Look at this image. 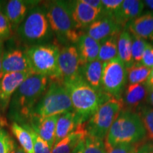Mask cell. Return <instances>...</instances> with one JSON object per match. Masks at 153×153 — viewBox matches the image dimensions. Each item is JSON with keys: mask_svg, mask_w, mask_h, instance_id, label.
Listing matches in <instances>:
<instances>
[{"mask_svg": "<svg viewBox=\"0 0 153 153\" xmlns=\"http://www.w3.org/2000/svg\"><path fill=\"white\" fill-rule=\"evenodd\" d=\"M127 79L128 85L143 84L148 79L151 70L140 63H134L133 65L126 68Z\"/></svg>", "mask_w": 153, "mask_h": 153, "instance_id": "27", "label": "cell"}, {"mask_svg": "<svg viewBox=\"0 0 153 153\" xmlns=\"http://www.w3.org/2000/svg\"><path fill=\"white\" fill-rule=\"evenodd\" d=\"M123 108V99L111 97L101 105L86 123L87 135L104 140L113 123Z\"/></svg>", "mask_w": 153, "mask_h": 153, "instance_id": "8", "label": "cell"}, {"mask_svg": "<svg viewBox=\"0 0 153 153\" xmlns=\"http://www.w3.org/2000/svg\"><path fill=\"white\" fill-rule=\"evenodd\" d=\"M60 48L57 43H45L32 45L26 49L33 74L47 76L50 81L62 82L59 55Z\"/></svg>", "mask_w": 153, "mask_h": 153, "instance_id": "5", "label": "cell"}, {"mask_svg": "<svg viewBox=\"0 0 153 153\" xmlns=\"http://www.w3.org/2000/svg\"><path fill=\"white\" fill-rule=\"evenodd\" d=\"M11 131L18 140L19 144L26 153H34L33 137L31 134L26 128L20 124L13 122L11 124Z\"/></svg>", "mask_w": 153, "mask_h": 153, "instance_id": "26", "label": "cell"}, {"mask_svg": "<svg viewBox=\"0 0 153 153\" xmlns=\"http://www.w3.org/2000/svg\"><path fill=\"white\" fill-rule=\"evenodd\" d=\"M84 153H106L104 140L87 135Z\"/></svg>", "mask_w": 153, "mask_h": 153, "instance_id": "31", "label": "cell"}, {"mask_svg": "<svg viewBox=\"0 0 153 153\" xmlns=\"http://www.w3.org/2000/svg\"><path fill=\"white\" fill-rule=\"evenodd\" d=\"M45 11L53 33L60 43L76 44L84 33L76 28L68 1H51L46 4Z\"/></svg>", "mask_w": 153, "mask_h": 153, "instance_id": "4", "label": "cell"}, {"mask_svg": "<svg viewBox=\"0 0 153 153\" xmlns=\"http://www.w3.org/2000/svg\"><path fill=\"white\" fill-rule=\"evenodd\" d=\"M150 40H151V41H152V43H153V36H152V38H151V39H150Z\"/></svg>", "mask_w": 153, "mask_h": 153, "instance_id": "46", "label": "cell"}, {"mask_svg": "<svg viewBox=\"0 0 153 153\" xmlns=\"http://www.w3.org/2000/svg\"><path fill=\"white\" fill-rule=\"evenodd\" d=\"M63 85L68 91L73 111L79 124L87 123L101 105L113 97L105 91H95L84 81L82 76Z\"/></svg>", "mask_w": 153, "mask_h": 153, "instance_id": "2", "label": "cell"}, {"mask_svg": "<svg viewBox=\"0 0 153 153\" xmlns=\"http://www.w3.org/2000/svg\"><path fill=\"white\" fill-rule=\"evenodd\" d=\"M76 48L79 54L80 66H82L97 60L100 43L84 33L79 36Z\"/></svg>", "mask_w": 153, "mask_h": 153, "instance_id": "18", "label": "cell"}, {"mask_svg": "<svg viewBox=\"0 0 153 153\" xmlns=\"http://www.w3.org/2000/svg\"><path fill=\"white\" fill-rule=\"evenodd\" d=\"M146 140V131L136 112L123 108L115 120L104 142L106 150L123 144H137Z\"/></svg>", "mask_w": 153, "mask_h": 153, "instance_id": "3", "label": "cell"}, {"mask_svg": "<svg viewBox=\"0 0 153 153\" xmlns=\"http://www.w3.org/2000/svg\"><path fill=\"white\" fill-rule=\"evenodd\" d=\"M102 9L104 16L113 17V15L119 8L123 1L122 0H102Z\"/></svg>", "mask_w": 153, "mask_h": 153, "instance_id": "32", "label": "cell"}, {"mask_svg": "<svg viewBox=\"0 0 153 153\" xmlns=\"http://www.w3.org/2000/svg\"><path fill=\"white\" fill-rule=\"evenodd\" d=\"M145 7H147L151 11H153V0H146L143 1Z\"/></svg>", "mask_w": 153, "mask_h": 153, "instance_id": "44", "label": "cell"}, {"mask_svg": "<svg viewBox=\"0 0 153 153\" xmlns=\"http://www.w3.org/2000/svg\"><path fill=\"white\" fill-rule=\"evenodd\" d=\"M87 135L86 123L78 126L74 131L53 146L52 153H71L80 141L86 138Z\"/></svg>", "mask_w": 153, "mask_h": 153, "instance_id": "22", "label": "cell"}, {"mask_svg": "<svg viewBox=\"0 0 153 153\" xmlns=\"http://www.w3.org/2000/svg\"><path fill=\"white\" fill-rule=\"evenodd\" d=\"M83 1H85V3L93 7V8L103 11L102 2H101V0H83Z\"/></svg>", "mask_w": 153, "mask_h": 153, "instance_id": "38", "label": "cell"}, {"mask_svg": "<svg viewBox=\"0 0 153 153\" xmlns=\"http://www.w3.org/2000/svg\"><path fill=\"white\" fill-rule=\"evenodd\" d=\"M118 57L126 68L134 64L132 56V35L127 30L124 29L118 36Z\"/></svg>", "mask_w": 153, "mask_h": 153, "instance_id": "24", "label": "cell"}, {"mask_svg": "<svg viewBox=\"0 0 153 153\" xmlns=\"http://www.w3.org/2000/svg\"><path fill=\"white\" fill-rule=\"evenodd\" d=\"M131 35L143 39H151L153 36V11H148L127 25Z\"/></svg>", "mask_w": 153, "mask_h": 153, "instance_id": "21", "label": "cell"}, {"mask_svg": "<svg viewBox=\"0 0 153 153\" xmlns=\"http://www.w3.org/2000/svg\"><path fill=\"white\" fill-rule=\"evenodd\" d=\"M59 117L60 115L47 117L32 116L27 124L53 149L55 144L56 125Z\"/></svg>", "mask_w": 153, "mask_h": 153, "instance_id": "15", "label": "cell"}, {"mask_svg": "<svg viewBox=\"0 0 153 153\" xmlns=\"http://www.w3.org/2000/svg\"><path fill=\"white\" fill-rule=\"evenodd\" d=\"M72 111L71 99L64 85L51 81L45 94L34 108L32 116L47 117Z\"/></svg>", "mask_w": 153, "mask_h": 153, "instance_id": "7", "label": "cell"}, {"mask_svg": "<svg viewBox=\"0 0 153 153\" xmlns=\"http://www.w3.org/2000/svg\"><path fill=\"white\" fill-rule=\"evenodd\" d=\"M31 72H14L4 74L0 77V109L7 111L11 99L19 86L31 75Z\"/></svg>", "mask_w": 153, "mask_h": 153, "instance_id": "12", "label": "cell"}, {"mask_svg": "<svg viewBox=\"0 0 153 153\" xmlns=\"http://www.w3.org/2000/svg\"><path fill=\"white\" fill-rule=\"evenodd\" d=\"M26 72L33 73L26 50L11 48L4 52L1 68L2 75L14 72Z\"/></svg>", "mask_w": 153, "mask_h": 153, "instance_id": "13", "label": "cell"}, {"mask_svg": "<svg viewBox=\"0 0 153 153\" xmlns=\"http://www.w3.org/2000/svg\"><path fill=\"white\" fill-rule=\"evenodd\" d=\"M140 64L150 70L153 69V45L148 43L143 53Z\"/></svg>", "mask_w": 153, "mask_h": 153, "instance_id": "36", "label": "cell"}, {"mask_svg": "<svg viewBox=\"0 0 153 153\" xmlns=\"http://www.w3.org/2000/svg\"><path fill=\"white\" fill-rule=\"evenodd\" d=\"M4 46L2 41H0V77L2 76V73H1V68H2V59L4 55Z\"/></svg>", "mask_w": 153, "mask_h": 153, "instance_id": "41", "label": "cell"}, {"mask_svg": "<svg viewBox=\"0 0 153 153\" xmlns=\"http://www.w3.org/2000/svg\"><path fill=\"white\" fill-rule=\"evenodd\" d=\"M104 62L98 60L80 66V75L87 85L98 92H103L102 76Z\"/></svg>", "mask_w": 153, "mask_h": 153, "instance_id": "19", "label": "cell"}, {"mask_svg": "<svg viewBox=\"0 0 153 153\" xmlns=\"http://www.w3.org/2000/svg\"><path fill=\"white\" fill-rule=\"evenodd\" d=\"M7 124V123L6 122H4V120L2 118H1V116H0V125L1 126H4Z\"/></svg>", "mask_w": 153, "mask_h": 153, "instance_id": "45", "label": "cell"}, {"mask_svg": "<svg viewBox=\"0 0 153 153\" xmlns=\"http://www.w3.org/2000/svg\"><path fill=\"white\" fill-rule=\"evenodd\" d=\"M79 125L81 124H79L73 111L60 114L57 122L54 145L68 136Z\"/></svg>", "mask_w": 153, "mask_h": 153, "instance_id": "23", "label": "cell"}, {"mask_svg": "<svg viewBox=\"0 0 153 153\" xmlns=\"http://www.w3.org/2000/svg\"><path fill=\"white\" fill-rule=\"evenodd\" d=\"M118 35H114L100 42V48L97 60L102 62L111 61L118 57Z\"/></svg>", "mask_w": 153, "mask_h": 153, "instance_id": "25", "label": "cell"}, {"mask_svg": "<svg viewBox=\"0 0 153 153\" xmlns=\"http://www.w3.org/2000/svg\"><path fill=\"white\" fill-rule=\"evenodd\" d=\"M146 101L148 102L149 106H150L153 108V90L148 92Z\"/></svg>", "mask_w": 153, "mask_h": 153, "instance_id": "43", "label": "cell"}, {"mask_svg": "<svg viewBox=\"0 0 153 153\" xmlns=\"http://www.w3.org/2000/svg\"><path fill=\"white\" fill-rule=\"evenodd\" d=\"M10 153H26V152H24V150H23L22 147L16 144V143L14 142V144H13L12 148H11Z\"/></svg>", "mask_w": 153, "mask_h": 153, "instance_id": "42", "label": "cell"}, {"mask_svg": "<svg viewBox=\"0 0 153 153\" xmlns=\"http://www.w3.org/2000/svg\"><path fill=\"white\" fill-rule=\"evenodd\" d=\"M17 33L24 43L30 46L45 44L53 32L48 20L46 11L41 7H32L17 28Z\"/></svg>", "mask_w": 153, "mask_h": 153, "instance_id": "6", "label": "cell"}, {"mask_svg": "<svg viewBox=\"0 0 153 153\" xmlns=\"http://www.w3.org/2000/svg\"><path fill=\"white\" fill-rule=\"evenodd\" d=\"M23 127L26 128L33 137V146H34V153H52L53 149L49 146L48 144L40 137L38 133H36L33 131L30 126L27 123L21 124Z\"/></svg>", "mask_w": 153, "mask_h": 153, "instance_id": "29", "label": "cell"}, {"mask_svg": "<svg viewBox=\"0 0 153 153\" xmlns=\"http://www.w3.org/2000/svg\"><path fill=\"white\" fill-rule=\"evenodd\" d=\"M135 153H153V144L145 140L140 145Z\"/></svg>", "mask_w": 153, "mask_h": 153, "instance_id": "37", "label": "cell"}, {"mask_svg": "<svg viewBox=\"0 0 153 153\" xmlns=\"http://www.w3.org/2000/svg\"><path fill=\"white\" fill-rule=\"evenodd\" d=\"M29 1L11 0L6 3L4 15L8 19L11 29H17L29 11Z\"/></svg>", "mask_w": 153, "mask_h": 153, "instance_id": "20", "label": "cell"}, {"mask_svg": "<svg viewBox=\"0 0 153 153\" xmlns=\"http://www.w3.org/2000/svg\"><path fill=\"white\" fill-rule=\"evenodd\" d=\"M127 80L126 67L119 57L104 62L103 91L115 98L122 99Z\"/></svg>", "mask_w": 153, "mask_h": 153, "instance_id": "9", "label": "cell"}, {"mask_svg": "<svg viewBox=\"0 0 153 153\" xmlns=\"http://www.w3.org/2000/svg\"><path fill=\"white\" fill-rule=\"evenodd\" d=\"M11 27L8 19L4 14L0 11V41L7 39L10 37Z\"/></svg>", "mask_w": 153, "mask_h": 153, "instance_id": "34", "label": "cell"}, {"mask_svg": "<svg viewBox=\"0 0 153 153\" xmlns=\"http://www.w3.org/2000/svg\"><path fill=\"white\" fill-rule=\"evenodd\" d=\"M14 141L3 129H0V153H10Z\"/></svg>", "mask_w": 153, "mask_h": 153, "instance_id": "33", "label": "cell"}, {"mask_svg": "<svg viewBox=\"0 0 153 153\" xmlns=\"http://www.w3.org/2000/svg\"><path fill=\"white\" fill-rule=\"evenodd\" d=\"M121 30L113 17L104 16L85 29V33L100 43L111 36L120 34Z\"/></svg>", "mask_w": 153, "mask_h": 153, "instance_id": "14", "label": "cell"}, {"mask_svg": "<svg viewBox=\"0 0 153 153\" xmlns=\"http://www.w3.org/2000/svg\"><path fill=\"white\" fill-rule=\"evenodd\" d=\"M144 9L143 1L125 0L113 15V18L118 26L123 29L130 22L140 16Z\"/></svg>", "mask_w": 153, "mask_h": 153, "instance_id": "16", "label": "cell"}, {"mask_svg": "<svg viewBox=\"0 0 153 153\" xmlns=\"http://www.w3.org/2000/svg\"><path fill=\"white\" fill-rule=\"evenodd\" d=\"M85 139L82 140L80 141L75 148L74 149L73 151L71 153H84V150H85Z\"/></svg>", "mask_w": 153, "mask_h": 153, "instance_id": "40", "label": "cell"}, {"mask_svg": "<svg viewBox=\"0 0 153 153\" xmlns=\"http://www.w3.org/2000/svg\"><path fill=\"white\" fill-rule=\"evenodd\" d=\"M142 143H137V144H123L116 145L106 151V153H135L140 145Z\"/></svg>", "mask_w": 153, "mask_h": 153, "instance_id": "35", "label": "cell"}, {"mask_svg": "<svg viewBox=\"0 0 153 153\" xmlns=\"http://www.w3.org/2000/svg\"><path fill=\"white\" fill-rule=\"evenodd\" d=\"M47 76L32 74L19 86L11 99L8 116L19 124L26 123L48 87Z\"/></svg>", "mask_w": 153, "mask_h": 153, "instance_id": "1", "label": "cell"}, {"mask_svg": "<svg viewBox=\"0 0 153 153\" xmlns=\"http://www.w3.org/2000/svg\"><path fill=\"white\" fill-rule=\"evenodd\" d=\"M135 112L142 120L146 131V140L153 144V108L145 104L140 106Z\"/></svg>", "mask_w": 153, "mask_h": 153, "instance_id": "28", "label": "cell"}, {"mask_svg": "<svg viewBox=\"0 0 153 153\" xmlns=\"http://www.w3.org/2000/svg\"><path fill=\"white\" fill-rule=\"evenodd\" d=\"M68 1L76 28L82 32L92 23L104 16L102 10L93 8L85 3L83 0Z\"/></svg>", "mask_w": 153, "mask_h": 153, "instance_id": "11", "label": "cell"}, {"mask_svg": "<svg viewBox=\"0 0 153 153\" xmlns=\"http://www.w3.org/2000/svg\"><path fill=\"white\" fill-rule=\"evenodd\" d=\"M148 44L143 38L132 35V56L134 63H140Z\"/></svg>", "mask_w": 153, "mask_h": 153, "instance_id": "30", "label": "cell"}, {"mask_svg": "<svg viewBox=\"0 0 153 153\" xmlns=\"http://www.w3.org/2000/svg\"><path fill=\"white\" fill-rule=\"evenodd\" d=\"M144 84L148 91H151L153 90V69L151 70L148 79L146 80V82Z\"/></svg>", "mask_w": 153, "mask_h": 153, "instance_id": "39", "label": "cell"}, {"mask_svg": "<svg viewBox=\"0 0 153 153\" xmlns=\"http://www.w3.org/2000/svg\"><path fill=\"white\" fill-rule=\"evenodd\" d=\"M59 68L62 84L73 81L80 75V62L76 45H67L60 49Z\"/></svg>", "mask_w": 153, "mask_h": 153, "instance_id": "10", "label": "cell"}, {"mask_svg": "<svg viewBox=\"0 0 153 153\" xmlns=\"http://www.w3.org/2000/svg\"><path fill=\"white\" fill-rule=\"evenodd\" d=\"M148 90L145 84L128 85L123 92V101L125 109L135 112L137 108L145 104Z\"/></svg>", "mask_w": 153, "mask_h": 153, "instance_id": "17", "label": "cell"}]
</instances>
